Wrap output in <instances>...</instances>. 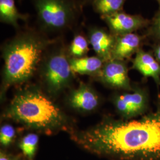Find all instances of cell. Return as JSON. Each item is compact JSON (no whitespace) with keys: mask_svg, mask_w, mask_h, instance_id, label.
<instances>
[{"mask_svg":"<svg viewBox=\"0 0 160 160\" xmlns=\"http://www.w3.org/2000/svg\"><path fill=\"white\" fill-rule=\"evenodd\" d=\"M80 147L113 160H160V94L154 109L138 119L106 117L95 126L71 133Z\"/></svg>","mask_w":160,"mask_h":160,"instance_id":"obj_1","label":"cell"},{"mask_svg":"<svg viewBox=\"0 0 160 160\" xmlns=\"http://www.w3.org/2000/svg\"><path fill=\"white\" fill-rule=\"evenodd\" d=\"M53 40L38 28L26 26L17 30L2 48L4 86L21 84L30 80L38 71Z\"/></svg>","mask_w":160,"mask_h":160,"instance_id":"obj_2","label":"cell"},{"mask_svg":"<svg viewBox=\"0 0 160 160\" xmlns=\"http://www.w3.org/2000/svg\"><path fill=\"white\" fill-rule=\"evenodd\" d=\"M5 116L24 126L45 133L68 129L69 125L62 110L35 87L17 92L6 109Z\"/></svg>","mask_w":160,"mask_h":160,"instance_id":"obj_3","label":"cell"},{"mask_svg":"<svg viewBox=\"0 0 160 160\" xmlns=\"http://www.w3.org/2000/svg\"><path fill=\"white\" fill-rule=\"evenodd\" d=\"M38 29L46 34H62L73 29L81 7L76 0H32Z\"/></svg>","mask_w":160,"mask_h":160,"instance_id":"obj_4","label":"cell"},{"mask_svg":"<svg viewBox=\"0 0 160 160\" xmlns=\"http://www.w3.org/2000/svg\"><path fill=\"white\" fill-rule=\"evenodd\" d=\"M61 38H54L38 70L48 92L55 95L69 85L74 74L69 63L68 46Z\"/></svg>","mask_w":160,"mask_h":160,"instance_id":"obj_5","label":"cell"},{"mask_svg":"<svg viewBox=\"0 0 160 160\" xmlns=\"http://www.w3.org/2000/svg\"><path fill=\"white\" fill-rule=\"evenodd\" d=\"M113 102L118 112L125 119L137 118L148 109L149 96L145 88L136 87L132 92L116 95Z\"/></svg>","mask_w":160,"mask_h":160,"instance_id":"obj_6","label":"cell"},{"mask_svg":"<svg viewBox=\"0 0 160 160\" xmlns=\"http://www.w3.org/2000/svg\"><path fill=\"white\" fill-rule=\"evenodd\" d=\"M110 32L115 36L135 33L148 27L150 20L141 14H131L123 11L100 16Z\"/></svg>","mask_w":160,"mask_h":160,"instance_id":"obj_7","label":"cell"},{"mask_svg":"<svg viewBox=\"0 0 160 160\" xmlns=\"http://www.w3.org/2000/svg\"><path fill=\"white\" fill-rule=\"evenodd\" d=\"M97 77L111 88L128 91L132 90L126 61L111 59L105 62Z\"/></svg>","mask_w":160,"mask_h":160,"instance_id":"obj_8","label":"cell"},{"mask_svg":"<svg viewBox=\"0 0 160 160\" xmlns=\"http://www.w3.org/2000/svg\"><path fill=\"white\" fill-rule=\"evenodd\" d=\"M90 45L97 57L105 62L112 59L116 36L112 33L108 28L92 26L86 33Z\"/></svg>","mask_w":160,"mask_h":160,"instance_id":"obj_9","label":"cell"},{"mask_svg":"<svg viewBox=\"0 0 160 160\" xmlns=\"http://www.w3.org/2000/svg\"><path fill=\"white\" fill-rule=\"evenodd\" d=\"M149 42L142 33L137 32L116 36L114 48L112 52V59L126 61L131 59L138 52L143 49V45Z\"/></svg>","mask_w":160,"mask_h":160,"instance_id":"obj_10","label":"cell"},{"mask_svg":"<svg viewBox=\"0 0 160 160\" xmlns=\"http://www.w3.org/2000/svg\"><path fill=\"white\" fill-rule=\"evenodd\" d=\"M68 102L73 109L82 112H88L97 108L100 100L92 87L81 82L79 87L71 92Z\"/></svg>","mask_w":160,"mask_h":160,"instance_id":"obj_11","label":"cell"},{"mask_svg":"<svg viewBox=\"0 0 160 160\" xmlns=\"http://www.w3.org/2000/svg\"><path fill=\"white\" fill-rule=\"evenodd\" d=\"M132 68L138 71L144 78H152L157 86H160V64L152 51L141 49L132 59Z\"/></svg>","mask_w":160,"mask_h":160,"instance_id":"obj_12","label":"cell"},{"mask_svg":"<svg viewBox=\"0 0 160 160\" xmlns=\"http://www.w3.org/2000/svg\"><path fill=\"white\" fill-rule=\"evenodd\" d=\"M105 61L96 56L69 58L72 72L81 75H90L98 77L102 70Z\"/></svg>","mask_w":160,"mask_h":160,"instance_id":"obj_13","label":"cell"},{"mask_svg":"<svg viewBox=\"0 0 160 160\" xmlns=\"http://www.w3.org/2000/svg\"><path fill=\"white\" fill-rule=\"evenodd\" d=\"M29 15L19 12L16 6L15 0H0V21L9 24L16 30L20 29L19 21L27 22Z\"/></svg>","mask_w":160,"mask_h":160,"instance_id":"obj_14","label":"cell"},{"mask_svg":"<svg viewBox=\"0 0 160 160\" xmlns=\"http://www.w3.org/2000/svg\"><path fill=\"white\" fill-rule=\"evenodd\" d=\"M89 42L87 36L83 32L77 31L68 46V51L71 58L86 57L89 51Z\"/></svg>","mask_w":160,"mask_h":160,"instance_id":"obj_15","label":"cell"},{"mask_svg":"<svg viewBox=\"0 0 160 160\" xmlns=\"http://www.w3.org/2000/svg\"><path fill=\"white\" fill-rule=\"evenodd\" d=\"M126 0H94L92 9L100 16L123 11Z\"/></svg>","mask_w":160,"mask_h":160,"instance_id":"obj_16","label":"cell"},{"mask_svg":"<svg viewBox=\"0 0 160 160\" xmlns=\"http://www.w3.org/2000/svg\"><path fill=\"white\" fill-rule=\"evenodd\" d=\"M39 142L38 135L30 133L22 139L19 143V147L22 151L23 154L30 160H33L36 152Z\"/></svg>","mask_w":160,"mask_h":160,"instance_id":"obj_17","label":"cell"},{"mask_svg":"<svg viewBox=\"0 0 160 160\" xmlns=\"http://www.w3.org/2000/svg\"><path fill=\"white\" fill-rule=\"evenodd\" d=\"M143 34L153 43H160V8L150 20V24L144 30Z\"/></svg>","mask_w":160,"mask_h":160,"instance_id":"obj_18","label":"cell"},{"mask_svg":"<svg viewBox=\"0 0 160 160\" xmlns=\"http://www.w3.org/2000/svg\"><path fill=\"white\" fill-rule=\"evenodd\" d=\"M16 135V131L13 126L6 124L1 126L0 129V142L3 146H8L11 144Z\"/></svg>","mask_w":160,"mask_h":160,"instance_id":"obj_19","label":"cell"},{"mask_svg":"<svg viewBox=\"0 0 160 160\" xmlns=\"http://www.w3.org/2000/svg\"><path fill=\"white\" fill-rule=\"evenodd\" d=\"M152 53L157 61L160 64V43H153L152 45Z\"/></svg>","mask_w":160,"mask_h":160,"instance_id":"obj_20","label":"cell"},{"mask_svg":"<svg viewBox=\"0 0 160 160\" xmlns=\"http://www.w3.org/2000/svg\"><path fill=\"white\" fill-rule=\"evenodd\" d=\"M0 160H16L11 156L6 154L4 152L1 151L0 153Z\"/></svg>","mask_w":160,"mask_h":160,"instance_id":"obj_21","label":"cell"},{"mask_svg":"<svg viewBox=\"0 0 160 160\" xmlns=\"http://www.w3.org/2000/svg\"><path fill=\"white\" fill-rule=\"evenodd\" d=\"M83 1H84V3H86V4H92V3L94 0H83Z\"/></svg>","mask_w":160,"mask_h":160,"instance_id":"obj_22","label":"cell"},{"mask_svg":"<svg viewBox=\"0 0 160 160\" xmlns=\"http://www.w3.org/2000/svg\"><path fill=\"white\" fill-rule=\"evenodd\" d=\"M156 1H157V2H158V4L159 5V8H160V0H156Z\"/></svg>","mask_w":160,"mask_h":160,"instance_id":"obj_23","label":"cell"},{"mask_svg":"<svg viewBox=\"0 0 160 160\" xmlns=\"http://www.w3.org/2000/svg\"><path fill=\"white\" fill-rule=\"evenodd\" d=\"M20 1H22V0H20Z\"/></svg>","mask_w":160,"mask_h":160,"instance_id":"obj_24","label":"cell"}]
</instances>
